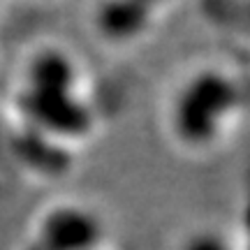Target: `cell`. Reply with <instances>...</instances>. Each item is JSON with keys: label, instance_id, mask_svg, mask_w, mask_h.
I'll list each match as a JSON object with an SVG mask.
<instances>
[{"label": "cell", "instance_id": "7a4b0ae2", "mask_svg": "<svg viewBox=\"0 0 250 250\" xmlns=\"http://www.w3.org/2000/svg\"><path fill=\"white\" fill-rule=\"evenodd\" d=\"M21 107L42 130L61 137H79L90 127V111L72 95V90L28 88L21 98Z\"/></svg>", "mask_w": 250, "mask_h": 250}, {"label": "cell", "instance_id": "277c9868", "mask_svg": "<svg viewBox=\"0 0 250 250\" xmlns=\"http://www.w3.org/2000/svg\"><path fill=\"white\" fill-rule=\"evenodd\" d=\"M151 17V7L142 0H104L98 9V28L109 40H130L139 35Z\"/></svg>", "mask_w": 250, "mask_h": 250}, {"label": "cell", "instance_id": "8992f818", "mask_svg": "<svg viewBox=\"0 0 250 250\" xmlns=\"http://www.w3.org/2000/svg\"><path fill=\"white\" fill-rule=\"evenodd\" d=\"M186 250H229V246L213 234H199L188 241Z\"/></svg>", "mask_w": 250, "mask_h": 250}, {"label": "cell", "instance_id": "8fae6325", "mask_svg": "<svg viewBox=\"0 0 250 250\" xmlns=\"http://www.w3.org/2000/svg\"><path fill=\"white\" fill-rule=\"evenodd\" d=\"M248 250H250V246H248Z\"/></svg>", "mask_w": 250, "mask_h": 250}, {"label": "cell", "instance_id": "6da1fadb", "mask_svg": "<svg viewBox=\"0 0 250 250\" xmlns=\"http://www.w3.org/2000/svg\"><path fill=\"white\" fill-rule=\"evenodd\" d=\"M236 90L218 72H204L188 83L181 93L174 123L183 139L192 144L208 142L220 125V118L232 109Z\"/></svg>", "mask_w": 250, "mask_h": 250}, {"label": "cell", "instance_id": "3957f363", "mask_svg": "<svg viewBox=\"0 0 250 250\" xmlns=\"http://www.w3.org/2000/svg\"><path fill=\"white\" fill-rule=\"evenodd\" d=\"M35 241L44 250H98L102 225L83 208L61 206L40 223Z\"/></svg>", "mask_w": 250, "mask_h": 250}, {"label": "cell", "instance_id": "5b68a950", "mask_svg": "<svg viewBox=\"0 0 250 250\" xmlns=\"http://www.w3.org/2000/svg\"><path fill=\"white\" fill-rule=\"evenodd\" d=\"M77 72L61 51H42L35 56L28 70V88L33 90H72Z\"/></svg>", "mask_w": 250, "mask_h": 250}, {"label": "cell", "instance_id": "ba28073f", "mask_svg": "<svg viewBox=\"0 0 250 250\" xmlns=\"http://www.w3.org/2000/svg\"><path fill=\"white\" fill-rule=\"evenodd\" d=\"M26 250H44V248H42V246H40V243H37V241H33V243H30V246H28Z\"/></svg>", "mask_w": 250, "mask_h": 250}, {"label": "cell", "instance_id": "52a82bcc", "mask_svg": "<svg viewBox=\"0 0 250 250\" xmlns=\"http://www.w3.org/2000/svg\"><path fill=\"white\" fill-rule=\"evenodd\" d=\"M243 14H246L248 21H250V0H246V5H243Z\"/></svg>", "mask_w": 250, "mask_h": 250}, {"label": "cell", "instance_id": "30bf717a", "mask_svg": "<svg viewBox=\"0 0 250 250\" xmlns=\"http://www.w3.org/2000/svg\"><path fill=\"white\" fill-rule=\"evenodd\" d=\"M142 2H146V5H148V7H151L153 2H158V0H142Z\"/></svg>", "mask_w": 250, "mask_h": 250}, {"label": "cell", "instance_id": "9c48e42d", "mask_svg": "<svg viewBox=\"0 0 250 250\" xmlns=\"http://www.w3.org/2000/svg\"><path fill=\"white\" fill-rule=\"evenodd\" d=\"M246 223H248V227H250V199H248V208H246Z\"/></svg>", "mask_w": 250, "mask_h": 250}]
</instances>
